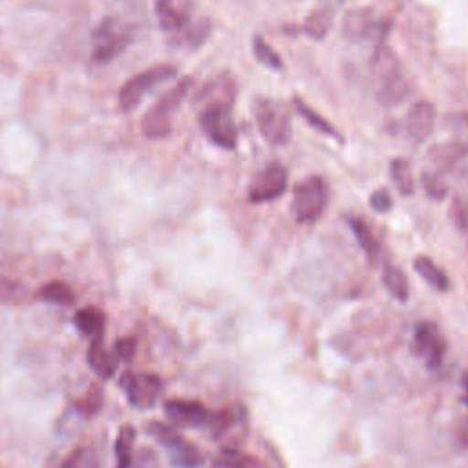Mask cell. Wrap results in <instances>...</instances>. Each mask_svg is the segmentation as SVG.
<instances>
[{
    "label": "cell",
    "instance_id": "44dd1931",
    "mask_svg": "<svg viewBox=\"0 0 468 468\" xmlns=\"http://www.w3.org/2000/svg\"><path fill=\"white\" fill-rule=\"evenodd\" d=\"M71 406L79 415H82L86 419L97 417L104 408V391H102V388L97 382H91L79 399H73Z\"/></svg>",
    "mask_w": 468,
    "mask_h": 468
},
{
    "label": "cell",
    "instance_id": "83f0119b",
    "mask_svg": "<svg viewBox=\"0 0 468 468\" xmlns=\"http://www.w3.org/2000/svg\"><path fill=\"white\" fill-rule=\"evenodd\" d=\"M389 174H391V179H393L397 190L402 196H411L413 194V190H415L413 174H411V166L406 159H402V157L393 159L391 165H389Z\"/></svg>",
    "mask_w": 468,
    "mask_h": 468
},
{
    "label": "cell",
    "instance_id": "52a82bcc",
    "mask_svg": "<svg viewBox=\"0 0 468 468\" xmlns=\"http://www.w3.org/2000/svg\"><path fill=\"white\" fill-rule=\"evenodd\" d=\"M327 185L320 176H311L294 185L291 210L298 223L316 221L327 207Z\"/></svg>",
    "mask_w": 468,
    "mask_h": 468
},
{
    "label": "cell",
    "instance_id": "d6a6232c",
    "mask_svg": "<svg viewBox=\"0 0 468 468\" xmlns=\"http://www.w3.org/2000/svg\"><path fill=\"white\" fill-rule=\"evenodd\" d=\"M137 351V338L135 336H122L113 342L112 355L117 362H130Z\"/></svg>",
    "mask_w": 468,
    "mask_h": 468
},
{
    "label": "cell",
    "instance_id": "603a6c76",
    "mask_svg": "<svg viewBox=\"0 0 468 468\" xmlns=\"http://www.w3.org/2000/svg\"><path fill=\"white\" fill-rule=\"evenodd\" d=\"M133 442L135 430L130 424H122L117 431L113 452H115V468H133Z\"/></svg>",
    "mask_w": 468,
    "mask_h": 468
},
{
    "label": "cell",
    "instance_id": "7c38bea8",
    "mask_svg": "<svg viewBox=\"0 0 468 468\" xmlns=\"http://www.w3.org/2000/svg\"><path fill=\"white\" fill-rule=\"evenodd\" d=\"M384 31H386V20L377 16V13L367 7L349 11L342 24L344 37L353 42L382 38Z\"/></svg>",
    "mask_w": 468,
    "mask_h": 468
},
{
    "label": "cell",
    "instance_id": "5b68a950",
    "mask_svg": "<svg viewBox=\"0 0 468 468\" xmlns=\"http://www.w3.org/2000/svg\"><path fill=\"white\" fill-rule=\"evenodd\" d=\"M144 430L166 450L168 459L176 468H197L203 464V453L199 448L188 442L174 426L161 420H150Z\"/></svg>",
    "mask_w": 468,
    "mask_h": 468
},
{
    "label": "cell",
    "instance_id": "277c9868",
    "mask_svg": "<svg viewBox=\"0 0 468 468\" xmlns=\"http://www.w3.org/2000/svg\"><path fill=\"white\" fill-rule=\"evenodd\" d=\"M199 126L203 133L219 148L232 150L238 144V126L230 102H210L199 106Z\"/></svg>",
    "mask_w": 468,
    "mask_h": 468
},
{
    "label": "cell",
    "instance_id": "5bb4252c",
    "mask_svg": "<svg viewBox=\"0 0 468 468\" xmlns=\"http://www.w3.org/2000/svg\"><path fill=\"white\" fill-rule=\"evenodd\" d=\"M163 410H165L168 420L179 428L207 426L208 417H210L207 406L201 404L199 400H192V399H168V400H165Z\"/></svg>",
    "mask_w": 468,
    "mask_h": 468
},
{
    "label": "cell",
    "instance_id": "d6986e66",
    "mask_svg": "<svg viewBox=\"0 0 468 468\" xmlns=\"http://www.w3.org/2000/svg\"><path fill=\"white\" fill-rule=\"evenodd\" d=\"M37 302L35 291H31L24 282L0 276V303L9 307H24Z\"/></svg>",
    "mask_w": 468,
    "mask_h": 468
},
{
    "label": "cell",
    "instance_id": "d4e9b609",
    "mask_svg": "<svg viewBox=\"0 0 468 468\" xmlns=\"http://www.w3.org/2000/svg\"><path fill=\"white\" fill-rule=\"evenodd\" d=\"M382 283L393 298L406 302L410 298V282L406 274L393 263H386L382 269Z\"/></svg>",
    "mask_w": 468,
    "mask_h": 468
},
{
    "label": "cell",
    "instance_id": "9c48e42d",
    "mask_svg": "<svg viewBox=\"0 0 468 468\" xmlns=\"http://www.w3.org/2000/svg\"><path fill=\"white\" fill-rule=\"evenodd\" d=\"M119 388L130 406L135 410H148L157 402L163 391V380L154 373L126 369L119 377Z\"/></svg>",
    "mask_w": 468,
    "mask_h": 468
},
{
    "label": "cell",
    "instance_id": "ffe728a7",
    "mask_svg": "<svg viewBox=\"0 0 468 468\" xmlns=\"http://www.w3.org/2000/svg\"><path fill=\"white\" fill-rule=\"evenodd\" d=\"M347 225L351 229V232L355 234L360 249L364 250L366 258L369 263H377L380 260V254H382V247L378 243V239L375 238L373 230L369 229V225L360 219V218H349L347 219Z\"/></svg>",
    "mask_w": 468,
    "mask_h": 468
},
{
    "label": "cell",
    "instance_id": "2e32d148",
    "mask_svg": "<svg viewBox=\"0 0 468 468\" xmlns=\"http://www.w3.org/2000/svg\"><path fill=\"white\" fill-rule=\"evenodd\" d=\"M236 91H238L236 79L232 75H229V73H223V75L208 80L196 93L194 102L199 104V106L210 104V102H230V104H234Z\"/></svg>",
    "mask_w": 468,
    "mask_h": 468
},
{
    "label": "cell",
    "instance_id": "e575fe53",
    "mask_svg": "<svg viewBox=\"0 0 468 468\" xmlns=\"http://www.w3.org/2000/svg\"><path fill=\"white\" fill-rule=\"evenodd\" d=\"M369 205L377 210V212H388L391 208V197L386 190H377L371 194L369 197Z\"/></svg>",
    "mask_w": 468,
    "mask_h": 468
},
{
    "label": "cell",
    "instance_id": "1f68e13d",
    "mask_svg": "<svg viewBox=\"0 0 468 468\" xmlns=\"http://www.w3.org/2000/svg\"><path fill=\"white\" fill-rule=\"evenodd\" d=\"M450 216L455 227L468 238V194H457L450 207Z\"/></svg>",
    "mask_w": 468,
    "mask_h": 468
},
{
    "label": "cell",
    "instance_id": "8992f818",
    "mask_svg": "<svg viewBox=\"0 0 468 468\" xmlns=\"http://www.w3.org/2000/svg\"><path fill=\"white\" fill-rule=\"evenodd\" d=\"M254 115L260 133L271 146H283L289 143L292 126L291 113L283 102L260 97L254 102Z\"/></svg>",
    "mask_w": 468,
    "mask_h": 468
},
{
    "label": "cell",
    "instance_id": "7a4b0ae2",
    "mask_svg": "<svg viewBox=\"0 0 468 468\" xmlns=\"http://www.w3.org/2000/svg\"><path fill=\"white\" fill-rule=\"evenodd\" d=\"M373 79L377 82V97L386 106H395L408 97L411 82L408 80L399 58L386 46H377L371 60Z\"/></svg>",
    "mask_w": 468,
    "mask_h": 468
},
{
    "label": "cell",
    "instance_id": "f1b7e54d",
    "mask_svg": "<svg viewBox=\"0 0 468 468\" xmlns=\"http://www.w3.org/2000/svg\"><path fill=\"white\" fill-rule=\"evenodd\" d=\"M292 104H294V108L298 110V113L305 119V122L311 126V128H314L316 132H320V133H324V135H333V137H340L338 135V132L331 126V122H327L318 112H314L311 106H307L303 101H300V99H292Z\"/></svg>",
    "mask_w": 468,
    "mask_h": 468
},
{
    "label": "cell",
    "instance_id": "9a60e30c",
    "mask_svg": "<svg viewBox=\"0 0 468 468\" xmlns=\"http://www.w3.org/2000/svg\"><path fill=\"white\" fill-rule=\"evenodd\" d=\"M433 122H435V108L431 102L419 101L411 104L404 119L406 139L415 146L422 144L431 135Z\"/></svg>",
    "mask_w": 468,
    "mask_h": 468
},
{
    "label": "cell",
    "instance_id": "d590c367",
    "mask_svg": "<svg viewBox=\"0 0 468 468\" xmlns=\"http://www.w3.org/2000/svg\"><path fill=\"white\" fill-rule=\"evenodd\" d=\"M464 402H466V406H468V373L464 375ZM461 439H463V442L468 446V422H466V426H464L463 431H461Z\"/></svg>",
    "mask_w": 468,
    "mask_h": 468
},
{
    "label": "cell",
    "instance_id": "836d02e7",
    "mask_svg": "<svg viewBox=\"0 0 468 468\" xmlns=\"http://www.w3.org/2000/svg\"><path fill=\"white\" fill-rule=\"evenodd\" d=\"M422 186H424L426 194L433 199H442L446 196V190H448L442 177L435 172H424L422 174Z\"/></svg>",
    "mask_w": 468,
    "mask_h": 468
},
{
    "label": "cell",
    "instance_id": "ac0fdd59",
    "mask_svg": "<svg viewBox=\"0 0 468 468\" xmlns=\"http://www.w3.org/2000/svg\"><path fill=\"white\" fill-rule=\"evenodd\" d=\"M73 325L77 331L93 340V338H102L104 336V327H106V316L104 313L95 307V305H86L75 311L73 314Z\"/></svg>",
    "mask_w": 468,
    "mask_h": 468
},
{
    "label": "cell",
    "instance_id": "3957f363",
    "mask_svg": "<svg viewBox=\"0 0 468 468\" xmlns=\"http://www.w3.org/2000/svg\"><path fill=\"white\" fill-rule=\"evenodd\" d=\"M192 86V79L185 77L176 86H172L168 91H165L155 104L144 113L141 121V132L146 139H165L172 132V117L188 95V90Z\"/></svg>",
    "mask_w": 468,
    "mask_h": 468
},
{
    "label": "cell",
    "instance_id": "cb8c5ba5",
    "mask_svg": "<svg viewBox=\"0 0 468 468\" xmlns=\"http://www.w3.org/2000/svg\"><path fill=\"white\" fill-rule=\"evenodd\" d=\"M413 269H415V271L420 274V278H422L428 285H431L433 289H437V291H441V292L448 291L450 280H448L446 272H444L433 260H430L428 256H417V258L413 260Z\"/></svg>",
    "mask_w": 468,
    "mask_h": 468
},
{
    "label": "cell",
    "instance_id": "4316f807",
    "mask_svg": "<svg viewBox=\"0 0 468 468\" xmlns=\"http://www.w3.org/2000/svg\"><path fill=\"white\" fill-rule=\"evenodd\" d=\"M101 466V459H99V452L90 446H77L75 450H71L60 463L57 468H99Z\"/></svg>",
    "mask_w": 468,
    "mask_h": 468
},
{
    "label": "cell",
    "instance_id": "484cf974",
    "mask_svg": "<svg viewBox=\"0 0 468 468\" xmlns=\"http://www.w3.org/2000/svg\"><path fill=\"white\" fill-rule=\"evenodd\" d=\"M333 24V11L329 7H320L309 13V16L303 20L300 31L309 35L314 40H322Z\"/></svg>",
    "mask_w": 468,
    "mask_h": 468
},
{
    "label": "cell",
    "instance_id": "f546056e",
    "mask_svg": "<svg viewBox=\"0 0 468 468\" xmlns=\"http://www.w3.org/2000/svg\"><path fill=\"white\" fill-rule=\"evenodd\" d=\"M252 53L256 57L258 62H261L265 68L271 69H282V57L274 51V48L271 44H267L263 40L261 35H254L252 37Z\"/></svg>",
    "mask_w": 468,
    "mask_h": 468
},
{
    "label": "cell",
    "instance_id": "e0dca14e",
    "mask_svg": "<svg viewBox=\"0 0 468 468\" xmlns=\"http://www.w3.org/2000/svg\"><path fill=\"white\" fill-rule=\"evenodd\" d=\"M86 362L91 367V371L102 380L112 378L115 375L117 360L113 358L112 351L106 349L102 338L90 340V346L86 349Z\"/></svg>",
    "mask_w": 468,
    "mask_h": 468
},
{
    "label": "cell",
    "instance_id": "ba28073f",
    "mask_svg": "<svg viewBox=\"0 0 468 468\" xmlns=\"http://www.w3.org/2000/svg\"><path fill=\"white\" fill-rule=\"evenodd\" d=\"M177 75V68L174 64H155L144 71L130 77L119 90V108L122 112L135 110L144 95L157 88L159 84L174 79Z\"/></svg>",
    "mask_w": 468,
    "mask_h": 468
},
{
    "label": "cell",
    "instance_id": "7402d4cb",
    "mask_svg": "<svg viewBox=\"0 0 468 468\" xmlns=\"http://www.w3.org/2000/svg\"><path fill=\"white\" fill-rule=\"evenodd\" d=\"M35 298L38 302H48V303H55L60 307H69L75 303V292L73 289L64 283V282H48L42 287H38L35 291Z\"/></svg>",
    "mask_w": 468,
    "mask_h": 468
},
{
    "label": "cell",
    "instance_id": "4dcf8cb0",
    "mask_svg": "<svg viewBox=\"0 0 468 468\" xmlns=\"http://www.w3.org/2000/svg\"><path fill=\"white\" fill-rule=\"evenodd\" d=\"M216 463L219 468H258L256 459H252L250 455L241 453L238 450H232V448L223 450Z\"/></svg>",
    "mask_w": 468,
    "mask_h": 468
},
{
    "label": "cell",
    "instance_id": "30bf717a",
    "mask_svg": "<svg viewBox=\"0 0 468 468\" xmlns=\"http://www.w3.org/2000/svg\"><path fill=\"white\" fill-rule=\"evenodd\" d=\"M287 188V170L282 163H267L249 185V199L252 203H265L278 199Z\"/></svg>",
    "mask_w": 468,
    "mask_h": 468
},
{
    "label": "cell",
    "instance_id": "4fadbf2b",
    "mask_svg": "<svg viewBox=\"0 0 468 468\" xmlns=\"http://www.w3.org/2000/svg\"><path fill=\"white\" fill-rule=\"evenodd\" d=\"M413 344H415V353L430 367H439L442 364L444 353H446V340L435 324L431 322L417 324L413 331Z\"/></svg>",
    "mask_w": 468,
    "mask_h": 468
},
{
    "label": "cell",
    "instance_id": "8fae6325",
    "mask_svg": "<svg viewBox=\"0 0 468 468\" xmlns=\"http://www.w3.org/2000/svg\"><path fill=\"white\" fill-rule=\"evenodd\" d=\"M132 33L124 27L115 26L112 20H104L99 24V27L93 31V62H110L117 55L124 51V48L130 44Z\"/></svg>",
    "mask_w": 468,
    "mask_h": 468
},
{
    "label": "cell",
    "instance_id": "6da1fadb",
    "mask_svg": "<svg viewBox=\"0 0 468 468\" xmlns=\"http://www.w3.org/2000/svg\"><path fill=\"white\" fill-rule=\"evenodd\" d=\"M154 9L159 27L174 40L176 46L196 49L210 35V20L192 18L190 9L177 0H155Z\"/></svg>",
    "mask_w": 468,
    "mask_h": 468
}]
</instances>
